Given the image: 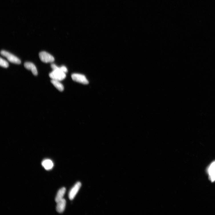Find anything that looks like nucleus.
Returning <instances> with one entry per match:
<instances>
[{
  "label": "nucleus",
  "instance_id": "f257e3e1",
  "mask_svg": "<svg viewBox=\"0 0 215 215\" xmlns=\"http://www.w3.org/2000/svg\"><path fill=\"white\" fill-rule=\"evenodd\" d=\"M51 67L53 71L49 74V76L53 80L59 81H62L66 77V73L61 69V67H57L54 64L51 65Z\"/></svg>",
  "mask_w": 215,
  "mask_h": 215
},
{
  "label": "nucleus",
  "instance_id": "f03ea898",
  "mask_svg": "<svg viewBox=\"0 0 215 215\" xmlns=\"http://www.w3.org/2000/svg\"><path fill=\"white\" fill-rule=\"evenodd\" d=\"M1 54L2 56L6 57L11 63L17 64H20L21 63V60L18 57L7 51L2 50Z\"/></svg>",
  "mask_w": 215,
  "mask_h": 215
},
{
  "label": "nucleus",
  "instance_id": "7ed1b4c3",
  "mask_svg": "<svg viewBox=\"0 0 215 215\" xmlns=\"http://www.w3.org/2000/svg\"><path fill=\"white\" fill-rule=\"evenodd\" d=\"M39 56L41 61L45 63H52L55 61L54 57L45 51L40 52Z\"/></svg>",
  "mask_w": 215,
  "mask_h": 215
},
{
  "label": "nucleus",
  "instance_id": "20e7f679",
  "mask_svg": "<svg viewBox=\"0 0 215 215\" xmlns=\"http://www.w3.org/2000/svg\"><path fill=\"white\" fill-rule=\"evenodd\" d=\"M72 79L75 81L83 84L89 83V81L85 76L80 74L74 73L71 75Z\"/></svg>",
  "mask_w": 215,
  "mask_h": 215
},
{
  "label": "nucleus",
  "instance_id": "39448f33",
  "mask_svg": "<svg viewBox=\"0 0 215 215\" xmlns=\"http://www.w3.org/2000/svg\"><path fill=\"white\" fill-rule=\"evenodd\" d=\"M81 186L80 182H78L71 188L69 194V198L70 200H73L76 196L78 192L79 191Z\"/></svg>",
  "mask_w": 215,
  "mask_h": 215
},
{
  "label": "nucleus",
  "instance_id": "423d86ee",
  "mask_svg": "<svg viewBox=\"0 0 215 215\" xmlns=\"http://www.w3.org/2000/svg\"><path fill=\"white\" fill-rule=\"evenodd\" d=\"M57 203L56 206L57 212L60 213H63L64 211L66 206V200L63 198Z\"/></svg>",
  "mask_w": 215,
  "mask_h": 215
},
{
  "label": "nucleus",
  "instance_id": "0eeeda50",
  "mask_svg": "<svg viewBox=\"0 0 215 215\" xmlns=\"http://www.w3.org/2000/svg\"><path fill=\"white\" fill-rule=\"evenodd\" d=\"M24 66L26 69L31 70L34 75L37 76L38 75L37 68L33 63L31 62H26L24 64Z\"/></svg>",
  "mask_w": 215,
  "mask_h": 215
},
{
  "label": "nucleus",
  "instance_id": "6e6552de",
  "mask_svg": "<svg viewBox=\"0 0 215 215\" xmlns=\"http://www.w3.org/2000/svg\"><path fill=\"white\" fill-rule=\"evenodd\" d=\"M42 164L44 168L47 170H49L53 167V163L49 159H45L43 161Z\"/></svg>",
  "mask_w": 215,
  "mask_h": 215
},
{
  "label": "nucleus",
  "instance_id": "1a4fd4ad",
  "mask_svg": "<svg viewBox=\"0 0 215 215\" xmlns=\"http://www.w3.org/2000/svg\"><path fill=\"white\" fill-rule=\"evenodd\" d=\"M66 192V188L63 187L58 191L55 198V201L56 203L59 201L63 198L64 195Z\"/></svg>",
  "mask_w": 215,
  "mask_h": 215
},
{
  "label": "nucleus",
  "instance_id": "9d476101",
  "mask_svg": "<svg viewBox=\"0 0 215 215\" xmlns=\"http://www.w3.org/2000/svg\"><path fill=\"white\" fill-rule=\"evenodd\" d=\"M59 81L55 80H52L51 81V82L59 91H61V92H62L64 89V87L63 85Z\"/></svg>",
  "mask_w": 215,
  "mask_h": 215
},
{
  "label": "nucleus",
  "instance_id": "9b49d317",
  "mask_svg": "<svg viewBox=\"0 0 215 215\" xmlns=\"http://www.w3.org/2000/svg\"><path fill=\"white\" fill-rule=\"evenodd\" d=\"M215 171V161L211 165L208 169V173L209 176H211Z\"/></svg>",
  "mask_w": 215,
  "mask_h": 215
},
{
  "label": "nucleus",
  "instance_id": "f8f14e48",
  "mask_svg": "<svg viewBox=\"0 0 215 215\" xmlns=\"http://www.w3.org/2000/svg\"><path fill=\"white\" fill-rule=\"evenodd\" d=\"M0 65L1 67L5 68H7L9 66L8 62L1 57L0 58Z\"/></svg>",
  "mask_w": 215,
  "mask_h": 215
},
{
  "label": "nucleus",
  "instance_id": "ddd939ff",
  "mask_svg": "<svg viewBox=\"0 0 215 215\" xmlns=\"http://www.w3.org/2000/svg\"><path fill=\"white\" fill-rule=\"evenodd\" d=\"M209 178L212 182H214L215 180V171L211 176H209Z\"/></svg>",
  "mask_w": 215,
  "mask_h": 215
},
{
  "label": "nucleus",
  "instance_id": "4468645a",
  "mask_svg": "<svg viewBox=\"0 0 215 215\" xmlns=\"http://www.w3.org/2000/svg\"><path fill=\"white\" fill-rule=\"evenodd\" d=\"M61 70L63 72L66 73L68 72V69L65 66H62L61 67Z\"/></svg>",
  "mask_w": 215,
  "mask_h": 215
}]
</instances>
